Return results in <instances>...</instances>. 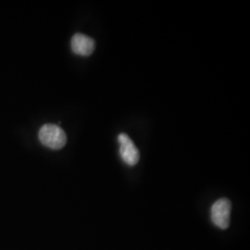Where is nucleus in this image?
Returning a JSON list of instances; mask_svg holds the SVG:
<instances>
[{"mask_svg": "<svg viewBox=\"0 0 250 250\" xmlns=\"http://www.w3.org/2000/svg\"><path fill=\"white\" fill-rule=\"evenodd\" d=\"M40 142L51 149H61L67 143V135L59 125L47 124L39 130Z\"/></svg>", "mask_w": 250, "mask_h": 250, "instance_id": "obj_1", "label": "nucleus"}, {"mask_svg": "<svg viewBox=\"0 0 250 250\" xmlns=\"http://www.w3.org/2000/svg\"><path fill=\"white\" fill-rule=\"evenodd\" d=\"M232 205L227 198H221L211 206L210 219L216 227L224 230L230 225Z\"/></svg>", "mask_w": 250, "mask_h": 250, "instance_id": "obj_2", "label": "nucleus"}, {"mask_svg": "<svg viewBox=\"0 0 250 250\" xmlns=\"http://www.w3.org/2000/svg\"><path fill=\"white\" fill-rule=\"evenodd\" d=\"M118 141L120 144V156L122 160L129 166L136 165L140 155L131 138L126 134H121L118 136Z\"/></svg>", "mask_w": 250, "mask_h": 250, "instance_id": "obj_3", "label": "nucleus"}, {"mask_svg": "<svg viewBox=\"0 0 250 250\" xmlns=\"http://www.w3.org/2000/svg\"><path fill=\"white\" fill-rule=\"evenodd\" d=\"M95 41L89 36L83 34H75L72 36L71 46L73 53L87 57L95 50Z\"/></svg>", "mask_w": 250, "mask_h": 250, "instance_id": "obj_4", "label": "nucleus"}]
</instances>
